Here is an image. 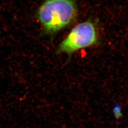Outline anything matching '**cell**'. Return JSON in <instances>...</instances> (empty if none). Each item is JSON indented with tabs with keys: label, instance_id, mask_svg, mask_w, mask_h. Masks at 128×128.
<instances>
[{
	"label": "cell",
	"instance_id": "cell-1",
	"mask_svg": "<svg viewBox=\"0 0 128 128\" xmlns=\"http://www.w3.org/2000/svg\"><path fill=\"white\" fill-rule=\"evenodd\" d=\"M77 14L74 0H46L37 17L45 32L54 34L72 23Z\"/></svg>",
	"mask_w": 128,
	"mask_h": 128
},
{
	"label": "cell",
	"instance_id": "cell-2",
	"mask_svg": "<svg viewBox=\"0 0 128 128\" xmlns=\"http://www.w3.org/2000/svg\"><path fill=\"white\" fill-rule=\"evenodd\" d=\"M98 35L95 24L91 20L79 23L60 43L57 52L72 55L74 52L96 44Z\"/></svg>",
	"mask_w": 128,
	"mask_h": 128
},
{
	"label": "cell",
	"instance_id": "cell-3",
	"mask_svg": "<svg viewBox=\"0 0 128 128\" xmlns=\"http://www.w3.org/2000/svg\"><path fill=\"white\" fill-rule=\"evenodd\" d=\"M112 112L115 119L120 120L122 117V105L120 104H117L114 105L112 109Z\"/></svg>",
	"mask_w": 128,
	"mask_h": 128
}]
</instances>
